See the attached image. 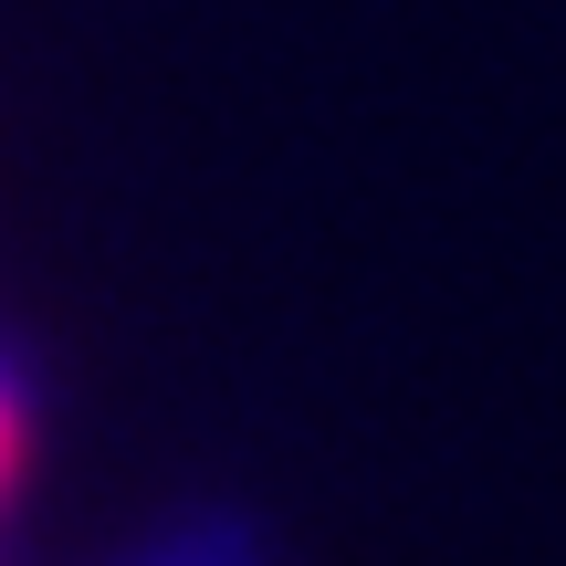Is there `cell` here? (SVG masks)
<instances>
[{"mask_svg":"<svg viewBox=\"0 0 566 566\" xmlns=\"http://www.w3.org/2000/svg\"><path fill=\"white\" fill-rule=\"evenodd\" d=\"M21 462H32V409H21V388L0 378V504L21 493Z\"/></svg>","mask_w":566,"mask_h":566,"instance_id":"cell-1","label":"cell"}]
</instances>
